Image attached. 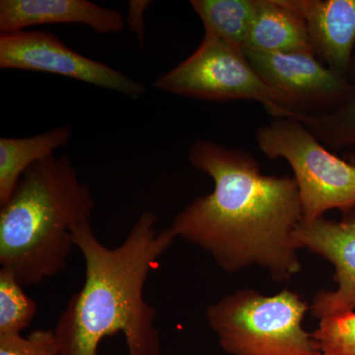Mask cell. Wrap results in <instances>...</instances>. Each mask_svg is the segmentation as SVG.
<instances>
[{
	"label": "cell",
	"mask_w": 355,
	"mask_h": 355,
	"mask_svg": "<svg viewBox=\"0 0 355 355\" xmlns=\"http://www.w3.org/2000/svg\"><path fill=\"white\" fill-rule=\"evenodd\" d=\"M188 158L211 178L214 189L175 216V236L207 252L229 273L258 266L277 282L297 275L295 230L303 214L295 179L261 174L251 153L207 139L196 140Z\"/></svg>",
	"instance_id": "1"
},
{
	"label": "cell",
	"mask_w": 355,
	"mask_h": 355,
	"mask_svg": "<svg viewBox=\"0 0 355 355\" xmlns=\"http://www.w3.org/2000/svg\"><path fill=\"white\" fill-rule=\"evenodd\" d=\"M158 216L146 210L120 246L109 248L91 221L73 229L76 248L85 261V279L55 328L60 355H100L102 340L121 333L128 355H160L156 310L144 299L149 275L176 236L158 231Z\"/></svg>",
	"instance_id": "2"
},
{
	"label": "cell",
	"mask_w": 355,
	"mask_h": 355,
	"mask_svg": "<svg viewBox=\"0 0 355 355\" xmlns=\"http://www.w3.org/2000/svg\"><path fill=\"white\" fill-rule=\"evenodd\" d=\"M96 200L69 156L40 161L0 207V270L33 286L64 272L73 229L91 221Z\"/></svg>",
	"instance_id": "3"
},
{
	"label": "cell",
	"mask_w": 355,
	"mask_h": 355,
	"mask_svg": "<svg viewBox=\"0 0 355 355\" xmlns=\"http://www.w3.org/2000/svg\"><path fill=\"white\" fill-rule=\"evenodd\" d=\"M310 306L296 292L265 296L252 288L224 296L207 308V319L230 355H323L302 327Z\"/></svg>",
	"instance_id": "4"
},
{
	"label": "cell",
	"mask_w": 355,
	"mask_h": 355,
	"mask_svg": "<svg viewBox=\"0 0 355 355\" xmlns=\"http://www.w3.org/2000/svg\"><path fill=\"white\" fill-rule=\"evenodd\" d=\"M254 139L263 155L282 158L297 184L303 219L313 220L326 212H345L355 205V166L324 146L300 121L277 116L259 128Z\"/></svg>",
	"instance_id": "5"
},
{
	"label": "cell",
	"mask_w": 355,
	"mask_h": 355,
	"mask_svg": "<svg viewBox=\"0 0 355 355\" xmlns=\"http://www.w3.org/2000/svg\"><path fill=\"white\" fill-rule=\"evenodd\" d=\"M154 86L163 92L205 101H256L265 109L282 107V100L254 70L242 48L214 37H203L190 57Z\"/></svg>",
	"instance_id": "6"
},
{
	"label": "cell",
	"mask_w": 355,
	"mask_h": 355,
	"mask_svg": "<svg viewBox=\"0 0 355 355\" xmlns=\"http://www.w3.org/2000/svg\"><path fill=\"white\" fill-rule=\"evenodd\" d=\"M0 69L44 72L114 91L130 99L146 93L144 84L109 65L84 57L44 31H18L0 36Z\"/></svg>",
	"instance_id": "7"
},
{
	"label": "cell",
	"mask_w": 355,
	"mask_h": 355,
	"mask_svg": "<svg viewBox=\"0 0 355 355\" xmlns=\"http://www.w3.org/2000/svg\"><path fill=\"white\" fill-rule=\"evenodd\" d=\"M250 64L291 113L318 114L340 107L352 83L311 53H263L244 50Z\"/></svg>",
	"instance_id": "8"
},
{
	"label": "cell",
	"mask_w": 355,
	"mask_h": 355,
	"mask_svg": "<svg viewBox=\"0 0 355 355\" xmlns=\"http://www.w3.org/2000/svg\"><path fill=\"white\" fill-rule=\"evenodd\" d=\"M295 238L301 249L323 257L335 268L336 289L318 292L310 305L313 316L323 320L355 312V205L340 221L324 216L301 219Z\"/></svg>",
	"instance_id": "9"
},
{
	"label": "cell",
	"mask_w": 355,
	"mask_h": 355,
	"mask_svg": "<svg viewBox=\"0 0 355 355\" xmlns=\"http://www.w3.org/2000/svg\"><path fill=\"white\" fill-rule=\"evenodd\" d=\"M302 16L315 55L349 78L355 46V0H280Z\"/></svg>",
	"instance_id": "10"
},
{
	"label": "cell",
	"mask_w": 355,
	"mask_h": 355,
	"mask_svg": "<svg viewBox=\"0 0 355 355\" xmlns=\"http://www.w3.org/2000/svg\"><path fill=\"white\" fill-rule=\"evenodd\" d=\"M46 24H83L99 34L120 33L125 28L119 11L87 0H1V34Z\"/></svg>",
	"instance_id": "11"
},
{
	"label": "cell",
	"mask_w": 355,
	"mask_h": 355,
	"mask_svg": "<svg viewBox=\"0 0 355 355\" xmlns=\"http://www.w3.org/2000/svg\"><path fill=\"white\" fill-rule=\"evenodd\" d=\"M243 50L315 55L305 20L280 0H258L256 16Z\"/></svg>",
	"instance_id": "12"
},
{
	"label": "cell",
	"mask_w": 355,
	"mask_h": 355,
	"mask_svg": "<svg viewBox=\"0 0 355 355\" xmlns=\"http://www.w3.org/2000/svg\"><path fill=\"white\" fill-rule=\"evenodd\" d=\"M72 128L62 125L29 137H0V207L11 198L29 168L69 144Z\"/></svg>",
	"instance_id": "13"
},
{
	"label": "cell",
	"mask_w": 355,
	"mask_h": 355,
	"mask_svg": "<svg viewBox=\"0 0 355 355\" xmlns=\"http://www.w3.org/2000/svg\"><path fill=\"white\" fill-rule=\"evenodd\" d=\"M190 3L202 21L205 36L243 49L256 16L258 0H191Z\"/></svg>",
	"instance_id": "14"
},
{
	"label": "cell",
	"mask_w": 355,
	"mask_h": 355,
	"mask_svg": "<svg viewBox=\"0 0 355 355\" xmlns=\"http://www.w3.org/2000/svg\"><path fill=\"white\" fill-rule=\"evenodd\" d=\"M273 118L289 116L305 125L329 150L355 147V83L345 102L328 113H291L277 107L268 112Z\"/></svg>",
	"instance_id": "15"
},
{
	"label": "cell",
	"mask_w": 355,
	"mask_h": 355,
	"mask_svg": "<svg viewBox=\"0 0 355 355\" xmlns=\"http://www.w3.org/2000/svg\"><path fill=\"white\" fill-rule=\"evenodd\" d=\"M38 305L12 273L0 270V336L20 335L36 317Z\"/></svg>",
	"instance_id": "16"
},
{
	"label": "cell",
	"mask_w": 355,
	"mask_h": 355,
	"mask_svg": "<svg viewBox=\"0 0 355 355\" xmlns=\"http://www.w3.org/2000/svg\"><path fill=\"white\" fill-rule=\"evenodd\" d=\"M313 336L323 355H355V312L320 320Z\"/></svg>",
	"instance_id": "17"
},
{
	"label": "cell",
	"mask_w": 355,
	"mask_h": 355,
	"mask_svg": "<svg viewBox=\"0 0 355 355\" xmlns=\"http://www.w3.org/2000/svg\"><path fill=\"white\" fill-rule=\"evenodd\" d=\"M53 330L33 331L29 336H0V355H60Z\"/></svg>",
	"instance_id": "18"
},
{
	"label": "cell",
	"mask_w": 355,
	"mask_h": 355,
	"mask_svg": "<svg viewBox=\"0 0 355 355\" xmlns=\"http://www.w3.org/2000/svg\"><path fill=\"white\" fill-rule=\"evenodd\" d=\"M151 3L153 1L149 0H130L128 2L127 24L128 28L137 35L141 46H144L146 37V25L144 21V13Z\"/></svg>",
	"instance_id": "19"
},
{
	"label": "cell",
	"mask_w": 355,
	"mask_h": 355,
	"mask_svg": "<svg viewBox=\"0 0 355 355\" xmlns=\"http://www.w3.org/2000/svg\"><path fill=\"white\" fill-rule=\"evenodd\" d=\"M349 79L352 83H355V53L352 58V65H350Z\"/></svg>",
	"instance_id": "20"
},
{
	"label": "cell",
	"mask_w": 355,
	"mask_h": 355,
	"mask_svg": "<svg viewBox=\"0 0 355 355\" xmlns=\"http://www.w3.org/2000/svg\"><path fill=\"white\" fill-rule=\"evenodd\" d=\"M347 161L349 163H352V165L355 166V147L352 150H350L349 154H347Z\"/></svg>",
	"instance_id": "21"
}]
</instances>
